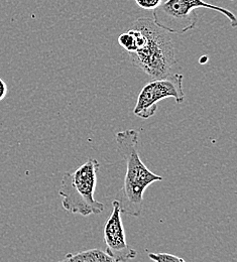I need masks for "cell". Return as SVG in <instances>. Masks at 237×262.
I'll return each mask as SVG.
<instances>
[{"label": "cell", "mask_w": 237, "mask_h": 262, "mask_svg": "<svg viewBox=\"0 0 237 262\" xmlns=\"http://www.w3.org/2000/svg\"><path fill=\"white\" fill-rule=\"evenodd\" d=\"M198 8L217 11L224 15L232 28H236L235 14L227 8L220 7L204 0H166L153 11V20L157 27L170 33H185L195 29Z\"/></svg>", "instance_id": "obj_4"}, {"label": "cell", "mask_w": 237, "mask_h": 262, "mask_svg": "<svg viewBox=\"0 0 237 262\" xmlns=\"http://www.w3.org/2000/svg\"><path fill=\"white\" fill-rule=\"evenodd\" d=\"M136 2L142 9L154 10L158 8L164 2V0H136Z\"/></svg>", "instance_id": "obj_9"}, {"label": "cell", "mask_w": 237, "mask_h": 262, "mask_svg": "<svg viewBox=\"0 0 237 262\" xmlns=\"http://www.w3.org/2000/svg\"><path fill=\"white\" fill-rule=\"evenodd\" d=\"M99 167L97 160L89 159L74 171L63 174L59 195L65 211L87 217L99 215L105 210V205L94 198Z\"/></svg>", "instance_id": "obj_3"}, {"label": "cell", "mask_w": 237, "mask_h": 262, "mask_svg": "<svg viewBox=\"0 0 237 262\" xmlns=\"http://www.w3.org/2000/svg\"><path fill=\"white\" fill-rule=\"evenodd\" d=\"M148 258L155 262H187L183 258L176 256L174 254H169L166 252L160 253H148Z\"/></svg>", "instance_id": "obj_8"}, {"label": "cell", "mask_w": 237, "mask_h": 262, "mask_svg": "<svg viewBox=\"0 0 237 262\" xmlns=\"http://www.w3.org/2000/svg\"><path fill=\"white\" fill-rule=\"evenodd\" d=\"M7 93H8L7 85H6V83L0 78V101H2L3 99L6 97Z\"/></svg>", "instance_id": "obj_10"}, {"label": "cell", "mask_w": 237, "mask_h": 262, "mask_svg": "<svg viewBox=\"0 0 237 262\" xmlns=\"http://www.w3.org/2000/svg\"><path fill=\"white\" fill-rule=\"evenodd\" d=\"M103 238L106 247L105 252L115 261L126 262L137 256L136 249L127 244L120 206L117 200L112 202V212L104 224Z\"/></svg>", "instance_id": "obj_6"}, {"label": "cell", "mask_w": 237, "mask_h": 262, "mask_svg": "<svg viewBox=\"0 0 237 262\" xmlns=\"http://www.w3.org/2000/svg\"><path fill=\"white\" fill-rule=\"evenodd\" d=\"M58 262H116L105 251L89 249L78 253H69Z\"/></svg>", "instance_id": "obj_7"}, {"label": "cell", "mask_w": 237, "mask_h": 262, "mask_svg": "<svg viewBox=\"0 0 237 262\" xmlns=\"http://www.w3.org/2000/svg\"><path fill=\"white\" fill-rule=\"evenodd\" d=\"M130 30L136 39L135 50L130 54L134 66L154 79L169 75L176 57L173 40L167 32L145 17L137 18Z\"/></svg>", "instance_id": "obj_2"}, {"label": "cell", "mask_w": 237, "mask_h": 262, "mask_svg": "<svg viewBox=\"0 0 237 262\" xmlns=\"http://www.w3.org/2000/svg\"><path fill=\"white\" fill-rule=\"evenodd\" d=\"M117 151L126 164L122 188L117 198L121 214L139 217L143 209V196L146 189L156 182L164 180L154 173L139 157V132L136 129L118 131L115 135Z\"/></svg>", "instance_id": "obj_1"}, {"label": "cell", "mask_w": 237, "mask_h": 262, "mask_svg": "<svg viewBox=\"0 0 237 262\" xmlns=\"http://www.w3.org/2000/svg\"><path fill=\"white\" fill-rule=\"evenodd\" d=\"M183 80L182 74L170 73L167 77L147 83L138 94L134 114L141 119L153 117L158 110V104L164 99L174 98L177 104H182L185 100Z\"/></svg>", "instance_id": "obj_5"}]
</instances>
